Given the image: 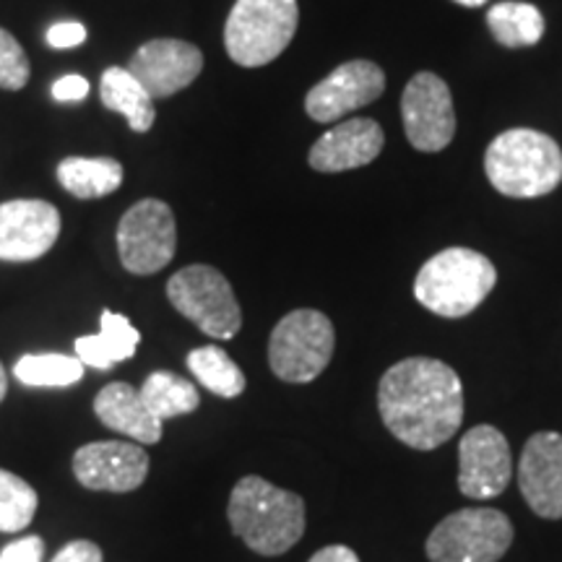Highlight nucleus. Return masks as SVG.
Wrapping results in <instances>:
<instances>
[{"mask_svg":"<svg viewBox=\"0 0 562 562\" xmlns=\"http://www.w3.org/2000/svg\"><path fill=\"white\" fill-rule=\"evenodd\" d=\"M378 409L393 438L414 451H435L463 422L459 372L435 357H406L383 372Z\"/></svg>","mask_w":562,"mask_h":562,"instance_id":"f257e3e1","label":"nucleus"},{"mask_svg":"<svg viewBox=\"0 0 562 562\" xmlns=\"http://www.w3.org/2000/svg\"><path fill=\"white\" fill-rule=\"evenodd\" d=\"M227 518L232 533L245 547L263 558L290 552L305 533V501L297 492L281 490L263 476L248 474L235 484L229 495Z\"/></svg>","mask_w":562,"mask_h":562,"instance_id":"f03ea898","label":"nucleus"},{"mask_svg":"<svg viewBox=\"0 0 562 562\" xmlns=\"http://www.w3.org/2000/svg\"><path fill=\"white\" fill-rule=\"evenodd\" d=\"M484 172L508 199H542L562 182V151L542 131L510 128L490 144Z\"/></svg>","mask_w":562,"mask_h":562,"instance_id":"7ed1b4c3","label":"nucleus"},{"mask_svg":"<svg viewBox=\"0 0 562 562\" xmlns=\"http://www.w3.org/2000/svg\"><path fill=\"white\" fill-rule=\"evenodd\" d=\"M497 284L487 256L472 248H446L422 266L414 279V297L440 318H467Z\"/></svg>","mask_w":562,"mask_h":562,"instance_id":"20e7f679","label":"nucleus"},{"mask_svg":"<svg viewBox=\"0 0 562 562\" xmlns=\"http://www.w3.org/2000/svg\"><path fill=\"white\" fill-rule=\"evenodd\" d=\"M297 24V0H237L224 24V47L237 66H269L290 47Z\"/></svg>","mask_w":562,"mask_h":562,"instance_id":"39448f33","label":"nucleus"},{"mask_svg":"<svg viewBox=\"0 0 562 562\" xmlns=\"http://www.w3.org/2000/svg\"><path fill=\"white\" fill-rule=\"evenodd\" d=\"M336 349V331L321 311L286 313L269 339L271 372L284 383H311L328 368Z\"/></svg>","mask_w":562,"mask_h":562,"instance_id":"423d86ee","label":"nucleus"},{"mask_svg":"<svg viewBox=\"0 0 562 562\" xmlns=\"http://www.w3.org/2000/svg\"><path fill=\"white\" fill-rule=\"evenodd\" d=\"M516 531L510 518L495 508H461L448 513L427 537L430 562H501Z\"/></svg>","mask_w":562,"mask_h":562,"instance_id":"0eeeda50","label":"nucleus"},{"mask_svg":"<svg viewBox=\"0 0 562 562\" xmlns=\"http://www.w3.org/2000/svg\"><path fill=\"white\" fill-rule=\"evenodd\" d=\"M172 307L193 321L211 339L229 341L243 328V311L232 284L214 266L193 263L167 281Z\"/></svg>","mask_w":562,"mask_h":562,"instance_id":"6e6552de","label":"nucleus"},{"mask_svg":"<svg viewBox=\"0 0 562 562\" xmlns=\"http://www.w3.org/2000/svg\"><path fill=\"white\" fill-rule=\"evenodd\" d=\"M178 250V224L165 201L144 199L125 211L117 224V252L123 269L151 277L172 263Z\"/></svg>","mask_w":562,"mask_h":562,"instance_id":"1a4fd4ad","label":"nucleus"},{"mask_svg":"<svg viewBox=\"0 0 562 562\" xmlns=\"http://www.w3.org/2000/svg\"><path fill=\"white\" fill-rule=\"evenodd\" d=\"M402 117L409 144L417 151H442L453 140L456 112L448 83L435 74H417L406 83Z\"/></svg>","mask_w":562,"mask_h":562,"instance_id":"9d476101","label":"nucleus"},{"mask_svg":"<svg viewBox=\"0 0 562 562\" xmlns=\"http://www.w3.org/2000/svg\"><path fill=\"white\" fill-rule=\"evenodd\" d=\"M513 480L508 438L492 425H476L459 442V490L472 501L503 495Z\"/></svg>","mask_w":562,"mask_h":562,"instance_id":"9b49d317","label":"nucleus"},{"mask_svg":"<svg viewBox=\"0 0 562 562\" xmlns=\"http://www.w3.org/2000/svg\"><path fill=\"white\" fill-rule=\"evenodd\" d=\"M385 91V74L372 60H349L307 91L305 112L315 123H336L368 108Z\"/></svg>","mask_w":562,"mask_h":562,"instance_id":"f8f14e48","label":"nucleus"},{"mask_svg":"<svg viewBox=\"0 0 562 562\" xmlns=\"http://www.w3.org/2000/svg\"><path fill=\"white\" fill-rule=\"evenodd\" d=\"M60 237V211L40 199L0 203V261L26 263L50 252Z\"/></svg>","mask_w":562,"mask_h":562,"instance_id":"ddd939ff","label":"nucleus"},{"mask_svg":"<svg viewBox=\"0 0 562 562\" xmlns=\"http://www.w3.org/2000/svg\"><path fill=\"white\" fill-rule=\"evenodd\" d=\"M74 474L87 490L133 492L146 482L149 456L138 442H87L74 453Z\"/></svg>","mask_w":562,"mask_h":562,"instance_id":"4468645a","label":"nucleus"},{"mask_svg":"<svg viewBox=\"0 0 562 562\" xmlns=\"http://www.w3.org/2000/svg\"><path fill=\"white\" fill-rule=\"evenodd\" d=\"M518 487L544 521L562 518V435L544 430L526 440L518 461Z\"/></svg>","mask_w":562,"mask_h":562,"instance_id":"2eb2a0df","label":"nucleus"},{"mask_svg":"<svg viewBox=\"0 0 562 562\" xmlns=\"http://www.w3.org/2000/svg\"><path fill=\"white\" fill-rule=\"evenodd\" d=\"M128 70L144 83L154 102L167 100L199 79L203 53L191 42L151 40L133 53Z\"/></svg>","mask_w":562,"mask_h":562,"instance_id":"dca6fc26","label":"nucleus"},{"mask_svg":"<svg viewBox=\"0 0 562 562\" xmlns=\"http://www.w3.org/2000/svg\"><path fill=\"white\" fill-rule=\"evenodd\" d=\"M383 128L370 117H351L334 125L315 140L311 149V167L315 172H347L370 165L383 151Z\"/></svg>","mask_w":562,"mask_h":562,"instance_id":"f3484780","label":"nucleus"},{"mask_svg":"<svg viewBox=\"0 0 562 562\" xmlns=\"http://www.w3.org/2000/svg\"><path fill=\"white\" fill-rule=\"evenodd\" d=\"M94 414L110 430L128 435L138 446H154L161 438V419L154 417L131 383H110L97 393Z\"/></svg>","mask_w":562,"mask_h":562,"instance_id":"a211bd4d","label":"nucleus"},{"mask_svg":"<svg viewBox=\"0 0 562 562\" xmlns=\"http://www.w3.org/2000/svg\"><path fill=\"white\" fill-rule=\"evenodd\" d=\"M100 97L104 108L128 121L133 133H149L154 121H157V108H154L151 94L131 74L128 66H112L104 70L100 81Z\"/></svg>","mask_w":562,"mask_h":562,"instance_id":"6ab92c4d","label":"nucleus"},{"mask_svg":"<svg viewBox=\"0 0 562 562\" xmlns=\"http://www.w3.org/2000/svg\"><path fill=\"white\" fill-rule=\"evenodd\" d=\"M140 334L125 315L104 311L100 318V334L76 339V357L97 370H110L112 364L131 360L136 355Z\"/></svg>","mask_w":562,"mask_h":562,"instance_id":"aec40b11","label":"nucleus"},{"mask_svg":"<svg viewBox=\"0 0 562 562\" xmlns=\"http://www.w3.org/2000/svg\"><path fill=\"white\" fill-rule=\"evenodd\" d=\"M123 165L112 157H68L58 165V180L74 199L91 201L123 186Z\"/></svg>","mask_w":562,"mask_h":562,"instance_id":"412c9836","label":"nucleus"},{"mask_svg":"<svg viewBox=\"0 0 562 562\" xmlns=\"http://www.w3.org/2000/svg\"><path fill=\"white\" fill-rule=\"evenodd\" d=\"M487 26L492 37L503 47L518 50V47H531L544 37V16L533 3L521 0H505V3L492 5L487 13Z\"/></svg>","mask_w":562,"mask_h":562,"instance_id":"4be33fe9","label":"nucleus"},{"mask_svg":"<svg viewBox=\"0 0 562 562\" xmlns=\"http://www.w3.org/2000/svg\"><path fill=\"white\" fill-rule=\"evenodd\" d=\"M140 398L149 406V412L157 419H172L182 417V414H191L199 409L201 396L195 391V385L188 378L175 375L170 370H157L151 372L144 381L140 389Z\"/></svg>","mask_w":562,"mask_h":562,"instance_id":"5701e85b","label":"nucleus"},{"mask_svg":"<svg viewBox=\"0 0 562 562\" xmlns=\"http://www.w3.org/2000/svg\"><path fill=\"white\" fill-rule=\"evenodd\" d=\"M188 370L195 381L222 398H237L245 391V375L227 351L220 347H199L188 355Z\"/></svg>","mask_w":562,"mask_h":562,"instance_id":"b1692460","label":"nucleus"},{"mask_svg":"<svg viewBox=\"0 0 562 562\" xmlns=\"http://www.w3.org/2000/svg\"><path fill=\"white\" fill-rule=\"evenodd\" d=\"M19 383L32 389H66L83 378V362L70 355H26L13 368Z\"/></svg>","mask_w":562,"mask_h":562,"instance_id":"393cba45","label":"nucleus"},{"mask_svg":"<svg viewBox=\"0 0 562 562\" xmlns=\"http://www.w3.org/2000/svg\"><path fill=\"white\" fill-rule=\"evenodd\" d=\"M40 497L30 482L0 469V531L16 533L32 524Z\"/></svg>","mask_w":562,"mask_h":562,"instance_id":"a878e982","label":"nucleus"},{"mask_svg":"<svg viewBox=\"0 0 562 562\" xmlns=\"http://www.w3.org/2000/svg\"><path fill=\"white\" fill-rule=\"evenodd\" d=\"M32 76L30 58H26L24 47L19 45V40L11 32H5L0 26V89L5 91H19L26 87Z\"/></svg>","mask_w":562,"mask_h":562,"instance_id":"bb28decb","label":"nucleus"},{"mask_svg":"<svg viewBox=\"0 0 562 562\" xmlns=\"http://www.w3.org/2000/svg\"><path fill=\"white\" fill-rule=\"evenodd\" d=\"M87 40V26L79 21H60L47 30V45L55 50H70V47H79Z\"/></svg>","mask_w":562,"mask_h":562,"instance_id":"cd10ccee","label":"nucleus"},{"mask_svg":"<svg viewBox=\"0 0 562 562\" xmlns=\"http://www.w3.org/2000/svg\"><path fill=\"white\" fill-rule=\"evenodd\" d=\"M42 558H45V544L40 537H24L0 552V562H42Z\"/></svg>","mask_w":562,"mask_h":562,"instance_id":"c85d7f7f","label":"nucleus"},{"mask_svg":"<svg viewBox=\"0 0 562 562\" xmlns=\"http://www.w3.org/2000/svg\"><path fill=\"white\" fill-rule=\"evenodd\" d=\"M102 560L104 554L94 542H89V539H74V542H68L58 554H55L53 562H102Z\"/></svg>","mask_w":562,"mask_h":562,"instance_id":"c756f323","label":"nucleus"},{"mask_svg":"<svg viewBox=\"0 0 562 562\" xmlns=\"http://www.w3.org/2000/svg\"><path fill=\"white\" fill-rule=\"evenodd\" d=\"M89 94V81L83 76H63L53 83V97L58 102H76Z\"/></svg>","mask_w":562,"mask_h":562,"instance_id":"7c9ffc66","label":"nucleus"},{"mask_svg":"<svg viewBox=\"0 0 562 562\" xmlns=\"http://www.w3.org/2000/svg\"><path fill=\"white\" fill-rule=\"evenodd\" d=\"M307 562H360V558H357V552L349 550V547L328 544V547H323V550L315 552Z\"/></svg>","mask_w":562,"mask_h":562,"instance_id":"2f4dec72","label":"nucleus"},{"mask_svg":"<svg viewBox=\"0 0 562 562\" xmlns=\"http://www.w3.org/2000/svg\"><path fill=\"white\" fill-rule=\"evenodd\" d=\"M5 393H9V378H5V370H3V362H0V404H3Z\"/></svg>","mask_w":562,"mask_h":562,"instance_id":"473e14b6","label":"nucleus"},{"mask_svg":"<svg viewBox=\"0 0 562 562\" xmlns=\"http://www.w3.org/2000/svg\"><path fill=\"white\" fill-rule=\"evenodd\" d=\"M453 3H459V5H467V9H480V5L487 3V0H453Z\"/></svg>","mask_w":562,"mask_h":562,"instance_id":"72a5a7b5","label":"nucleus"}]
</instances>
